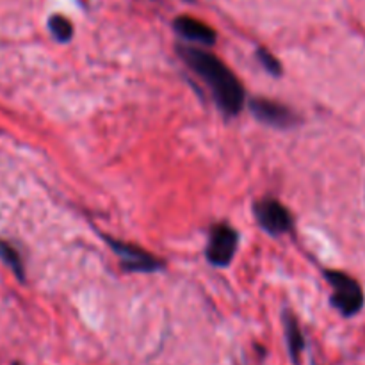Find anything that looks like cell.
<instances>
[{
	"instance_id": "obj_1",
	"label": "cell",
	"mask_w": 365,
	"mask_h": 365,
	"mask_svg": "<svg viewBox=\"0 0 365 365\" xmlns=\"http://www.w3.org/2000/svg\"><path fill=\"white\" fill-rule=\"evenodd\" d=\"M180 59L209 86L214 102L225 116L232 118L241 113L245 106V88L234 71L214 53L198 46H177Z\"/></svg>"
},
{
	"instance_id": "obj_11",
	"label": "cell",
	"mask_w": 365,
	"mask_h": 365,
	"mask_svg": "<svg viewBox=\"0 0 365 365\" xmlns=\"http://www.w3.org/2000/svg\"><path fill=\"white\" fill-rule=\"evenodd\" d=\"M257 59L259 63L266 68L267 73L274 75V77H280L282 75V64L278 63L277 57L269 52L267 48H257Z\"/></svg>"
},
{
	"instance_id": "obj_7",
	"label": "cell",
	"mask_w": 365,
	"mask_h": 365,
	"mask_svg": "<svg viewBox=\"0 0 365 365\" xmlns=\"http://www.w3.org/2000/svg\"><path fill=\"white\" fill-rule=\"evenodd\" d=\"M173 29L180 38L189 39V41L200 43V45L210 46L216 43V31L203 24L202 20H196L191 16H178L173 21Z\"/></svg>"
},
{
	"instance_id": "obj_3",
	"label": "cell",
	"mask_w": 365,
	"mask_h": 365,
	"mask_svg": "<svg viewBox=\"0 0 365 365\" xmlns=\"http://www.w3.org/2000/svg\"><path fill=\"white\" fill-rule=\"evenodd\" d=\"M239 235L230 225H214L209 234V242H207V260L216 267H227L234 260Z\"/></svg>"
},
{
	"instance_id": "obj_8",
	"label": "cell",
	"mask_w": 365,
	"mask_h": 365,
	"mask_svg": "<svg viewBox=\"0 0 365 365\" xmlns=\"http://www.w3.org/2000/svg\"><path fill=\"white\" fill-rule=\"evenodd\" d=\"M282 321H284L285 339H287L289 353H291L292 362L299 365V359H302V353L305 349V337L302 334V328H299L298 319L291 312H284Z\"/></svg>"
},
{
	"instance_id": "obj_5",
	"label": "cell",
	"mask_w": 365,
	"mask_h": 365,
	"mask_svg": "<svg viewBox=\"0 0 365 365\" xmlns=\"http://www.w3.org/2000/svg\"><path fill=\"white\" fill-rule=\"evenodd\" d=\"M107 245L114 250L121 260V266L125 271H134V273H153L164 267V262L150 255L146 250L139 248L135 245H128V242L118 241L114 237H106Z\"/></svg>"
},
{
	"instance_id": "obj_12",
	"label": "cell",
	"mask_w": 365,
	"mask_h": 365,
	"mask_svg": "<svg viewBox=\"0 0 365 365\" xmlns=\"http://www.w3.org/2000/svg\"><path fill=\"white\" fill-rule=\"evenodd\" d=\"M13 365H20V364H18V362H14V364H13Z\"/></svg>"
},
{
	"instance_id": "obj_4",
	"label": "cell",
	"mask_w": 365,
	"mask_h": 365,
	"mask_svg": "<svg viewBox=\"0 0 365 365\" xmlns=\"http://www.w3.org/2000/svg\"><path fill=\"white\" fill-rule=\"evenodd\" d=\"M253 214H255L257 221L262 227V230L274 235V237L282 234H287L289 230H292V225H294L292 214L289 212L287 207L282 205L274 198H262L259 202H255Z\"/></svg>"
},
{
	"instance_id": "obj_6",
	"label": "cell",
	"mask_w": 365,
	"mask_h": 365,
	"mask_svg": "<svg viewBox=\"0 0 365 365\" xmlns=\"http://www.w3.org/2000/svg\"><path fill=\"white\" fill-rule=\"evenodd\" d=\"M250 110H252V114L257 120L269 125V127L291 128L299 121L298 114L292 109H289L287 106L274 102V100L262 98V96H257V98L250 102Z\"/></svg>"
},
{
	"instance_id": "obj_10",
	"label": "cell",
	"mask_w": 365,
	"mask_h": 365,
	"mask_svg": "<svg viewBox=\"0 0 365 365\" xmlns=\"http://www.w3.org/2000/svg\"><path fill=\"white\" fill-rule=\"evenodd\" d=\"M48 29L50 32H52L53 38L61 43L70 41L71 36H73V25H71V21L68 20L66 16H63V14H53V16H50Z\"/></svg>"
},
{
	"instance_id": "obj_9",
	"label": "cell",
	"mask_w": 365,
	"mask_h": 365,
	"mask_svg": "<svg viewBox=\"0 0 365 365\" xmlns=\"http://www.w3.org/2000/svg\"><path fill=\"white\" fill-rule=\"evenodd\" d=\"M0 259H2L4 264H6V266L9 267V269L13 271L14 274H16L18 280H21V282L25 280L24 262H21V259H20V255H18V252L13 248V246L9 245V242L0 241Z\"/></svg>"
},
{
	"instance_id": "obj_2",
	"label": "cell",
	"mask_w": 365,
	"mask_h": 365,
	"mask_svg": "<svg viewBox=\"0 0 365 365\" xmlns=\"http://www.w3.org/2000/svg\"><path fill=\"white\" fill-rule=\"evenodd\" d=\"M324 278L331 287V305L341 316L353 317L364 309L365 296L359 282L337 269H324Z\"/></svg>"
}]
</instances>
